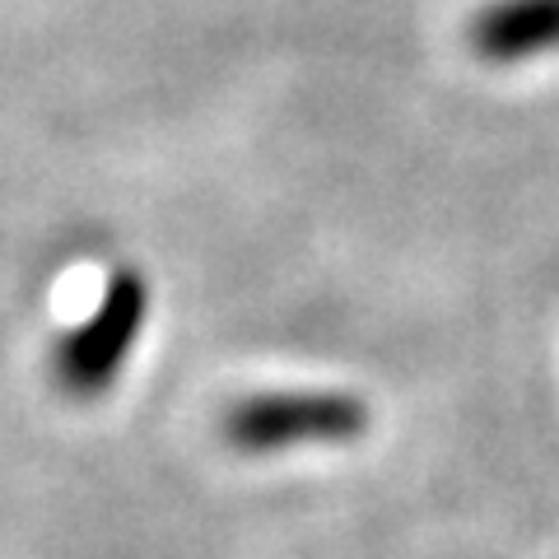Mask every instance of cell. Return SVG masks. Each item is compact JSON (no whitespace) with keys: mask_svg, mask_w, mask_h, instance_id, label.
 <instances>
[{"mask_svg":"<svg viewBox=\"0 0 559 559\" xmlns=\"http://www.w3.org/2000/svg\"><path fill=\"white\" fill-rule=\"evenodd\" d=\"M364 429L369 406L349 392H257L224 415V439L248 457L308 443H355Z\"/></svg>","mask_w":559,"mask_h":559,"instance_id":"1","label":"cell"},{"mask_svg":"<svg viewBox=\"0 0 559 559\" xmlns=\"http://www.w3.org/2000/svg\"><path fill=\"white\" fill-rule=\"evenodd\" d=\"M150 318V289L140 271L121 266L108 275L103 285L98 308L84 318L75 331H66L57 341V355H51V373H57V388L66 396H103L117 382L121 364L135 349L140 326Z\"/></svg>","mask_w":559,"mask_h":559,"instance_id":"2","label":"cell"},{"mask_svg":"<svg viewBox=\"0 0 559 559\" xmlns=\"http://www.w3.org/2000/svg\"><path fill=\"white\" fill-rule=\"evenodd\" d=\"M471 51L489 66H518L559 51V0H495L466 28Z\"/></svg>","mask_w":559,"mask_h":559,"instance_id":"3","label":"cell"}]
</instances>
